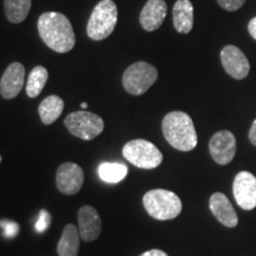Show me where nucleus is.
Instances as JSON below:
<instances>
[{"label":"nucleus","instance_id":"f257e3e1","mask_svg":"<svg viewBox=\"0 0 256 256\" xmlns=\"http://www.w3.org/2000/svg\"><path fill=\"white\" fill-rule=\"evenodd\" d=\"M38 32L42 40L58 54L69 52L76 44L72 23L58 12H46L38 19Z\"/></svg>","mask_w":256,"mask_h":256},{"label":"nucleus","instance_id":"f03ea898","mask_svg":"<svg viewBox=\"0 0 256 256\" xmlns=\"http://www.w3.org/2000/svg\"><path fill=\"white\" fill-rule=\"evenodd\" d=\"M162 130L166 142L182 152L192 151L197 146V133L190 115L184 112H171L162 119Z\"/></svg>","mask_w":256,"mask_h":256},{"label":"nucleus","instance_id":"7ed1b4c3","mask_svg":"<svg viewBox=\"0 0 256 256\" xmlns=\"http://www.w3.org/2000/svg\"><path fill=\"white\" fill-rule=\"evenodd\" d=\"M142 204L148 215L158 220H174L182 212V200L174 192L156 188L146 192Z\"/></svg>","mask_w":256,"mask_h":256},{"label":"nucleus","instance_id":"20e7f679","mask_svg":"<svg viewBox=\"0 0 256 256\" xmlns=\"http://www.w3.org/2000/svg\"><path fill=\"white\" fill-rule=\"evenodd\" d=\"M118 23V8L113 0H101L92 10L88 20L87 34L92 40L110 37Z\"/></svg>","mask_w":256,"mask_h":256},{"label":"nucleus","instance_id":"39448f33","mask_svg":"<svg viewBox=\"0 0 256 256\" xmlns=\"http://www.w3.org/2000/svg\"><path fill=\"white\" fill-rule=\"evenodd\" d=\"M122 156L130 164L144 170L158 168L162 162V154L158 147L144 139L128 142L122 148Z\"/></svg>","mask_w":256,"mask_h":256},{"label":"nucleus","instance_id":"423d86ee","mask_svg":"<svg viewBox=\"0 0 256 256\" xmlns=\"http://www.w3.org/2000/svg\"><path fill=\"white\" fill-rule=\"evenodd\" d=\"M158 78V70L152 64L136 62L130 64L124 72L122 86L128 94L142 95L154 84Z\"/></svg>","mask_w":256,"mask_h":256},{"label":"nucleus","instance_id":"0eeeda50","mask_svg":"<svg viewBox=\"0 0 256 256\" xmlns=\"http://www.w3.org/2000/svg\"><path fill=\"white\" fill-rule=\"evenodd\" d=\"M69 133L82 140H92L104 132V124L101 116L87 110L70 113L64 119Z\"/></svg>","mask_w":256,"mask_h":256},{"label":"nucleus","instance_id":"6e6552de","mask_svg":"<svg viewBox=\"0 0 256 256\" xmlns=\"http://www.w3.org/2000/svg\"><path fill=\"white\" fill-rule=\"evenodd\" d=\"M232 192L236 203L244 210L256 208V177L250 172L242 171L236 174L232 184Z\"/></svg>","mask_w":256,"mask_h":256},{"label":"nucleus","instance_id":"1a4fd4ad","mask_svg":"<svg viewBox=\"0 0 256 256\" xmlns=\"http://www.w3.org/2000/svg\"><path fill=\"white\" fill-rule=\"evenodd\" d=\"M84 174L80 165L75 162H64L57 168L56 186L63 194L72 196L82 188Z\"/></svg>","mask_w":256,"mask_h":256},{"label":"nucleus","instance_id":"9d476101","mask_svg":"<svg viewBox=\"0 0 256 256\" xmlns=\"http://www.w3.org/2000/svg\"><path fill=\"white\" fill-rule=\"evenodd\" d=\"M210 154L217 164L226 165L232 162L236 154V139L229 130L215 133L209 142Z\"/></svg>","mask_w":256,"mask_h":256},{"label":"nucleus","instance_id":"9b49d317","mask_svg":"<svg viewBox=\"0 0 256 256\" xmlns=\"http://www.w3.org/2000/svg\"><path fill=\"white\" fill-rule=\"evenodd\" d=\"M220 60L224 70L236 80L247 78L250 66L244 54L238 46H226L220 51Z\"/></svg>","mask_w":256,"mask_h":256},{"label":"nucleus","instance_id":"f8f14e48","mask_svg":"<svg viewBox=\"0 0 256 256\" xmlns=\"http://www.w3.org/2000/svg\"><path fill=\"white\" fill-rule=\"evenodd\" d=\"M25 68L22 63H11L0 80V94L6 100L17 98L24 87Z\"/></svg>","mask_w":256,"mask_h":256},{"label":"nucleus","instance_id":"ddd939ff","mask_svg":"<svg viewBox=\"0 0 256 256\" xmlns=\"http://www.w3.org/2000/svg\"><path fill=\"white\" fill-rule=\"evenodd\" d=\"M101 217L95 208L84 206L78 210V232L83 241L92 242L100 236Z\"/></svg>","mask_w":256,"mask_h":256},{"label":"nucleus","instance_id":"4468645a","mask_svg":"<svg viewBox=\"0 0 256 256\" xmlns=\"http://www.w3.org/2000/svg\"><path fill=\"white\" fill-rule=\"evenodd\" d=\"M209 206L212 215L216 217L217 220L228 226V228H235L238 223V217L234 209L232 204L230 203L228 197L220 192H215L210 197Z\"/></svg>","mask_w":256,"mask_h":256},{"label":"nucleus","instance_id":"2eb2a0df","mask_svg":"<svg viewBox=\"0 0 256 256\" xmlns=\"http://www.w3.org/2000/svg\"><path fill=\"white\" fill-rule=\"evenodd\" d=\"M168 5L164 0H148L140 14V24L148 32L158 30L164 23Z\"/></svg>","mask_w":256,"mask_h":256},{"label":"nucleus","instance_id":"dca6fc26","mask_svg":"<svg viewBox=\"0 0 256 256\" xmlns=\"http://www.w3.org/2000/svg\"><path fill=\"white\" fill-rule=\"evenodd\" d=\"M174 25L179 34H188L194 28V5L190 0H178L174 6Z\"/></svg>","mask_w":256,"mask_h":256},{"label":"nucleus","instance_id":"f3484780","mask_svg":"<svg viewBox=\"0 0 256 256\" xmlns=\"http://www.w3.org/2000/svg\"><path fill=\"white\" fill-rule=\"evenodd\" d=\"M80 236L78 228L74 224H66L64 228L62 236H60L58 244H57V252L60 256H78L80 250Z\"/></svg>","mask_w":256,"mask_h":256},{"label":"nucleus","instance_id":"a211bd4d","mask_svg":"<svg viewBox=\"0 0 256 256\" xmlns=\"http://www.w3.org/2000/svg\"><path fill=\"white\" fill-rule=\"evenodd\" d=\"M64 102L60 96L50 95L40 102L38 107L40 120L44 124H51L58 119L63 113Z\"/></svg>","mask_w":256,"mask_h":256},{"label":"nucleus","instance_id":"6ab92c4d","mask_svg":"<svg viewBox=\"0 0 256 256\" xmlns=\"http://www.w3.org/2000/svg\"><path fill=\"white\" fill-rule=\"evenodd\" d=\"M32 0H4L6 18L10 23L19 24L25 20L31 10Z\"/></svg>","mask_w":256,"mask_h":256},{"label":"nucleus","instance_id":"aec40b11","mask_svg":"<svg viewBox=\"0 0 256 256\" xmlns=\"http://www.w3.org/2000/svg\"><path fill=\"white\" fill-rule=\"evenodd\" d=\"M127 174V166L120 164V162H104L98 166V176L106 183H120L126 177Z\"/></svg>","mask_w":256,"mask_h":256},{"label":"nucleus","instance_id":"412c9836","mask_svg":"<svg viewBox=\"0 0 256 256\" xmlns=\"http://www.w3.org/2000/svg\"><path fill=\"white\" fill-rule=\"evenodd\" d=\"M48 70L44 66H34L28 75L26 83V94L28 98H37L46 87L48 81Z\"/></svg>","mask_w":256,"mask_h":256},{"label":"nucleus","instance_id":"4be33fe9","mask_svg":"<svg viewBox=\"0 0 256 256\" xmlns=\"http://www.w3.org/2000/svg\"><path fill=\"white\" fill-rule=\"evenodd\" d=\"M0 228L2 229L5 238H14L18 235L19 232V224L14 220H0Z\"/></svg>","mask_w":256,"mask_h":256},{"label":"nucleus","instance_id":"5701e85b","mask_svg":"<svg viewBox=\"0 0 256 256\" xmlns=\"http://www.w3.org/2000/svg\"><path fill=\"white\" fill-rule=\"evenodd\" d=\"M50 223H51L50 214L44 209L40 210V215H38V218L36 220V223H34V230H36L38 234L46 232V229L49 228Z\"/></svg>","mask_w":256,"mask_h":256},{"label":"nucleus","instance_id":"b1692460","mask_svg":"<svg viewBox=\"0 0 256 256\" xmlns=\"http://www.w3.org/2000/svg\"><path fill=\"white\" fill-rule=\"evenodd\" d=\"M220 6L226 11H238L244 5L246 0H217Z\"/></svg>","mask_w":256,"mask_h":256},{"label":"nucleus","instance_id":"393cba45","mask_svg":"<svg viewBox=\"0 0 256 256\" xmlns=\"http://www.w3.org/2000/svg\"><path fill=\"white\" fill-rule=\"evenodd\" d=\"M140 256H168L165 252L160 250V249H151V250L145 252Z\"/></svg>","mask_w":256,"mask_h":256},{"label":"nucleus","instance_id":"a878e982","mask_svg":"<svg viewBox=\"0 0 256 256\" xmlns=\"http://www.w3.org/2000/svg\"><path fill=\"white\" fill-rule=\"evenodd\" d=\"M249 140L252 145L256 146V119L254 120V122L252 124L250 130H249Z\"/></svg>","mask_w":256,"mask_h":256},{"label":"nucleus","instance_id":"bb28decb","mask_svg":"<svg viewBox=\"0 0 256 256\" xmlns=\"http://www.w3.org/2000/svg\"><path fill=\"white\" fill-rule=\"evenodd\" d=\"M248 30H249V34H250V36L256 40V17L252 18L250 22H249L248 24Z\"/></svg>","mask_w":256,"mask_h":256},{"label":"nucleus","instance_id":"cd10ccee","mask_svg":"<svg viewBox=\"0 0 256 256\" xmlns=\"http://www.w3.org/2000/svg\"><path fill=\"white\" fill-rule=\"evenodd\" d=\"M81 107H82L83 110H87V108H88V104H87V102H83V104H81Z\"/></svg>","mask_w":256,"mask_h":256},{"label":"nucleus","instance_id":"c85d7f7f","mask_svg":"<svg viewBox=\"0 0 256 256\" xmlns=\"http://www.w3.org/2000/svg\"><path fill=\"white\" fill-rule=\"evenodd\" d=\"M0 162H2V156H0Z\"/></svg>","mask_w":256,"mask_h":256}]
</instances>
